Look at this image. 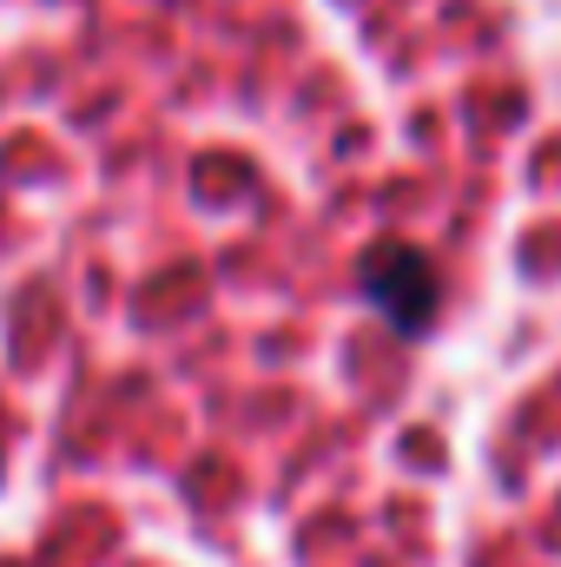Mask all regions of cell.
Listing matches in <instances>:
<instances>
[{"label": "cell", "mask_w": 561, "mask_h": 567, "mask_svg": "<svg viewBox=\"0 0 561 567\" xmlns=\"http://www.w3.org/2000/svg\"><path fill=\"white\" fill-rule=\"evenodd\" d=\"M364 297L370 310L397 330V337H429L436 330V303H442V284H436V265L422 258L417 245H370L364 251Z\"/></svg>", "instance_id": "1"}, {"label": "cell", "mask_w": 561, "mask_h": 567, "mask_svg": "<svg viewBox=\"0 0 561 567\" xmlns=\"http://www.w3.org/2000/svg\"><path fill=\"white\" fill-rule=\"evenodd\" d=\"M0 468H7V455H0Z\"/></svg>", "instance_id": "2"}]
</instances>
